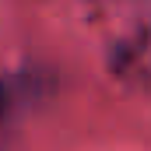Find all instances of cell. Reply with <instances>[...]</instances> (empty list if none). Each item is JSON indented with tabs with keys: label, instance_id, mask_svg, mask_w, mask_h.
Wrapping results in <instances>:
<instances>
[{
	"label": "cell",
	"instance_id": "1",
	"mask_svg": "<svg viewBox=\"0 0 151 151\" xmlns=\"http://www.w3.org/2000/svg\"><path fill=\"white\" fill-rule=\"evenodd\" d=\"M0 106H4V95H0Z\"/></svg>",
	"mask_w": 151,
	"mask_h": 151
}]
</instances>
